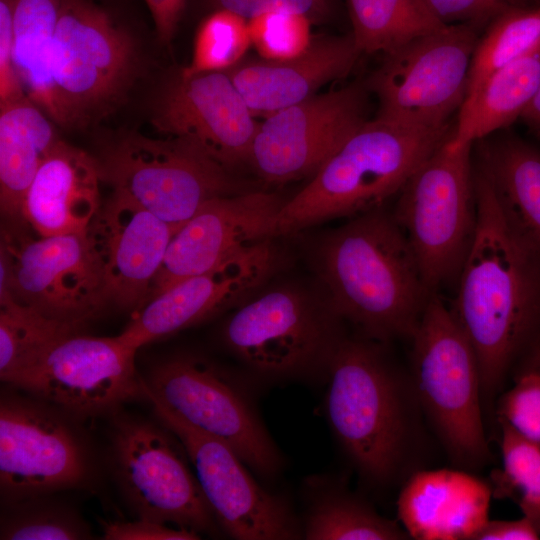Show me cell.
Segmentation results:
<instances>
[{"mask_svg":"<svg viewBox=\"0 0 540 540\" xmlns=\"http://www.w3.org/2000/svg\"><path fill=\"white\" fill-rule=\"evenodd\" d=\"M474 188L475 231L450 309L475 351L491 417L540 329V256L507 222L480 167Z\"/></svg>","mask_w":540,"mask_h":540,"instance_id":"cell-1","label":"cell"},{"mask_svg":"<svg viewBox=\"0 0 540 540\" xmlns=\"http://www.w3.org/2000/svg\"><path fill=\"white\" fill-rule=\"evenodd\" d=\"M381 342L342 336L326 362V409L359 472L387 485L421 469L425 419L410 373L394 366Z\"/></svg>","mask_w":540,"mask_h":540,"instance_id":"cell-2","label":"cell"},{"mask_svg":"<svg viewBox=\"0 0 540 540\" xmlns=\"http://www.w3.org/2000/svg\"><path fill=\"white\" fill-rule=\"evenodd\" d=\"M313 260L331 309L359 336L411 338L433 293L393 214L351 217L318 242Z\"/></svg>","mask_w":540,"mask_h":540,"instance_id":"cell-3","label":"cell"},{"mask_svg":"<svg viewBox=\"0 0 540 540\" xmlns=\"http://www.w3.org/2000/svg\"><path fill=\"white\" fill-rule=\"evenodd\" d=\"M449 134V126L420 129L377 117L367 120L285 202L276 236L381 208Z\"/></svg>","mask_w":540,"mask_h":540,"instance_id":"cell-4","label":"cell"},{"mask_svg":"<svg viewBox=\"0 0 540 540\" xmlns=\"http://www.w3.org/2000/svg\"><path fill=\"white\" fill-rule=\"evenodd\" d=\"M410 339L409 373L425 420L453 465L470 472L483 468L492 453L477 357L451 309L435 293Z\"/></svg>","mask_w":540,"mask_h":540,"instance_id":"cell-5","label":"cell"},{"mask_svg":"<svg viewBox=\"0 0 540 540\" xmlns=\"http://www.w3.org/2000/svg\"><path fill=\"white\" fill-rule=\"evenodd\" d=\"M447 138L407 180L393 214L431 293L459 275L476 225L472 146Z\"/></svg>","mask_w":540,"mask_h":540,"instance_id":"cell-6","label":"cell"},{"mask_svg":"<svg viewBox=\"0 0 540 540\" xmlns=\"http://www.w3.org/2000/svg\"><path fill=\"white\" fill-rule=\"evenodd\" d=\"M95 159L101 181L177 230L209 200L244 192L229 170L174 137L125 133L104 146Z\"/></svg>","mask_w":540,"mask_h":540,"instance_id":"cell-7","label":"cell"},{"mask_svg":"<svg viewBox=\"0 0 540 540\" xmlns=\"http://www.w3.org/2000/svg\"><path fill=\"white\" fill-rule=\"evenodd\" d=\"M145 398L197 430L223 441L265 477L281 465L278 450L238 381L209 359L179 353L142 378Z\"/></svg>","mask_w":540,"mask_h":540,"instance_id":"cell-8","label":"cell"},{"mask_svg":"<svg viewBox=\"0 0 540 540\" xmlns=\"http://www.w3.org/2000/svg\"><path fill=\"white\" fill-rule=\"evenodd\" d=\"M340 319L327 299L282 285L239 304L222 328L226 347L253 371L270 377L301 374L326 365Z\"/></svg>","mask_w":540,"mask_h":540,"instance_id":"cell-9","label":"cell"},{"mask_svg":"<svg viewBox=\"0 0 540 540\" xmlns=\"http://www.w3.org/2000/svg\"><path fill=\"white\" fill-rule=\"evenodd\" d=\"M78 419L32 395L0 399V494L3 505L83 488L93 477Z\"/></svg>","mask_w":540,"mask_h":540,"instance_id":"cell-10","label":"cell"},{"mask_svg":"<svg viewBox=\"0 0 540 540\" xmlns=\"http://www.w3.org/2000/svg\"><path fill=\"white\" fill-rule=\"evenodd\" d=\"M478 39L472 25H443L385 54L369 83L376 117L420 129L447 127L465 100Z\"/></svg>","mask_w":540,"mask_h":540,"instance_id":"cell-11","label":"cell"},{"mask_svg":"<svg viewBox=\"0 0 540 540\" xmlns=\"http://www.w3.org/2000/svg\"><path fill=\"white\" fill-rule=\"evenodd\" d=\"M111 429L113 473L137 519L215 532L216 518L169 430L127 415Z\"/></svg>","mask_w":540,"mask_h":540,"instance_id":"cell-12","label":"cell"},{"mask_svg":"<svg viewBox=\"0 0 540 540\" xmlns=\"http://www.w3.org/2000/svg\"><path fill=\"white\" fill-rule=\"evenodd\" d=\"M133 40L86 0H63L51 49V74L71 125L111 108L134 72Z\"/></svg>","mask_w":540,"mask_h":540,"instance_id":"cell-13","label":"cell"},{"mask_svg":"<svg viewBox=\"0 0 540 540\" xmlns=\"http://www.w3.org/2000/svg\"><path fill=\"white\" fill-rule=\"evenodd\" d=\"M23 230L3 231L0 282L46 317L84 327L106 306L85 233L33 239Z\"/></svg>","mask_w":540,"mask_h":540,"instance_id":"cell-14","label":"cell"},{"mask_svg":"<svg viewBox=\"0 0 540 540\" xmlns=\"http://www.w3.org/2000/svg\"><path fill=\"white\" fill-rule=\"evenodd\" d=\"M138 349L120 335H68L51 346L12 384L78 420L114 414L126 401L144 397L137 375Z\"/></svg>","mask_w":540,"mask_h":540,"instance_id":"cell-15","label":"cell"},{"mask_svg":"<svg viewBox=\"0 0 540 540\" xmlns=\"http://www.w3.org/2000/svg\"><path fill=\"white\" fill-rule=\"evenodd\" d=\"M366 112L357 84L314 94L259 122L248 163L267 183L313 176L368 120Z\"/></svg>","mask_w":540,"mask_h":540,"instance_id":"cell-16","label":"cell"},{"mask_svg":"<svg viewBox=\"0 0 540 540\" xmlns=\"http://www.w3.org/2000/svg\"><path fill=\"white\" fill-rule=\"evenodd\" d=\"M151 403L160 423L181 442L217 523L229 536L238 540L301 536L289 505L260 487L230 446Z\"/></svg>","mask_w":540,"mask_h":540,"instance_id":"cell-17","label":"cell"},{"mask_svg":"<svg viewBox=\"0 0 540 540\" xmlns=\"http://www.w3.org/2000/svg\"><path fill=\"white\" fill-rule=\"evenodd\" d=\"M152 125L195 146L227 170L248 163L259 122L225 72L185 77L180 71L160 89Z\"/></svg>","mask_w":540,"mask_h":540,"instance_id":"cell-18","label":"cell"},{"mask_svg":"<svg viewBox=\"0 0 540 540\" xmlns=\"http://www.w3.org/2000/svg\"><path fill=\"white\" fill-rule=\"evenodd\" d=\"M176 231L126 193L113 190L85 231L106 306L133 315L148 302Z\"/></svg>","mask_w":540,"mask_h":540,"instance_id":"cell-19","label":"cell"},{"mask_svg":"<svg viewBox=\"0 0 540 540\" xmlns=\"http://www.w3.org/2000/svg\"><path fill=\"white\" fill-rule=\"evenodd\" d=\"M286 201L276 193L247 190L206 202L173 235L149 300L184 278L276 237V219Z\"/></svg>","mask_w":540,"mask_h":540,"instance_id":"cell-20","label":"cell"},{"mask_svg":"<svg viewBox=\"0 0 540 540\" xmlns=\"http://www.w3.org/2000/svg\"><path fill=\"white\" fill-rule=\"evenodd\" d=\"M278 254L271 239L217 267L184 278L152 297L119 334L140 347L199 324L244 302L275 271Z\"/></svg>","mask_w":540,"mask_h":540,"instance_id":"cell-21","label":"cell"},{"mask_svg":"<svg viewBox=\"0 0 540 540\" xmlns=\"http://www.w3.org/2000/svg\"><path fill=\"white\" fill-rule=\"evenodd\" d=\"M360 54L352 35L314 38L296 57L244 58L224 72L252 113L267 116L311 97L324 84L344 77Z\"/></svg>","mask_w":540,"mask_h":540,"instance_id":"cell-22","label":"cell"},{"mask_svg":"<svg viewBox=\"0 0 540 540\" xmlns=\"http://www.w3.org/2000/svg\"><path fill=\"white\" fill-rule=\"evenodd\" d=\"M491 486L463 469H419L404 482L398 517L410 538L472 540L488 520Z\"/></svg>","mask_w":540,"mask_h":540,"instance_id":"cell-23","label":"cell"},{"mask_svg":"<svg viewBox=\"0 0 540 540\" xmlns=\"http://www.w3.org/2000/svg\"><path fill=\"white\" fill-rule=\"evenodd\" d=\"M100 181L95 157L60 139L25 195L27 225L43 237L85 233L101 207Z\"/></svg>","mask_w":540,"mask_h":540,"instance_id":"cell-24","label":"cell"},{"mask_svg":"<svg viewBox=\"0 0 540 540\" xmlns=\"http://www.w3.org/2000/svg\"><path fill=\"white\" fill-rule=\"evenodd\" d=\"M50 119L28 96L0 105V208L14 228L27 225L25 195L60 141Z\"/></svg>","mask_w":540,"mask_h":540,"instance_id":"cell-25","label":"cell"},{"mask_svg":"<svg viewBox=\"0 0 540 540\" xmlns=\"http://www.w3.org/2000/svg\"><path fill=\"white\" fill-rule=\"evenodd\" d=\"M510 226L540 256V150L517 138L485 143L479 166Z\"/></svg>","mask_w":540,"mask_h":540,"instance_id":"cell-26","label":"cell"},{"mask_svg":"<svg viewBox=\"0 0 540 540\" xmlns=\"http://www.w3.org/2000/svg\"><path fill=\"white\" fill-rule=\"evenodd\" d=\"M539 75L540 49L491 74L464 100L448 144L472 146L521 117L535 94Z\"/></svg>","mask_w":540,"mask_h":540,"instance_id":"cell-27","label":"cell"},{"mask_svg":"<svg viewBox=\"0 0 540 540\" xmlns=\"http://www.w3.org/2000/svg\"><path fill=\"white\" fill-rule=\"evenodd\" d=\"M63 0H15L13 59L26 95L54 122L68 127V113L51 74V49Z\"/></svg>","mask_w":540,"mask_h":540,"instance_id":"cell-28","label":"cell"},{"mask_svg":"<svg viewBox=\"0 0 540 540\" xmlns=\"http://www.w3.org/2000/svg\"><path fill=\"white\" fill-rule=\"evenodd\" d=\"M83 327L46 317L0 282V378L12 385L60 339Z\"/></svg>","mask_w":540,"mask_h":540,"instance_id":"cell-29","label":"cell"},{"mask_svg":"<svg viewBox=\"0 0 540 540\" xmlns=\"http://www.w3.org/2000/svg\"><path fill=\"white\" fill-rule=\"evenodd\" d=\"M361 53H390L442 24L422 0H346Z\"/></svg>","mask_w":540,"mask_h":540,"instance_id":"cell-30","label":"cell"},{"mask_svg":"<svg viewBox=\"0 0 540 540\" xmlns=\"http://www.w3.org/2000/svg\"><path fill=\"white\" fill-rule=\"evenodd\" d=\"M303 536L308 540H403L410 536L396 521L377 513L365 500L342 487L315 494Z\"/></svg>","mask_w":540,"mask_h":540,"instance_id":"cell-31","label":"cell"},{"mask_svg":"<svg viewBox=\"0 0 540 540\" xmlns=\"http://www.w3.org/2000/svg\"><path fill=\"white\" fill-rule=\"evenodd\" d=\"M539 49L540 7L504 8L477 41L465 99L491 74Z\"/></svg>","mask_w":540,"mask_h":540,"instance_id":"cell-32","label":"cell"},{"mask_svg":"<svg viewBox=\"0 0 540 540\" xmlns=\"http://www.w3.org/2000/svg\"><path fill=\"white\" fill-rule=\"evenodd\" d=\"M496 422L502 467L490 473L492 496L513 500L540 535V444L520 435L503 419Z\"/></svg>","mask_w":540,"mask_h":540,"instance_id":"cell-33","label":"cell"},{"mask_svg":"<svg viewBox=\"0 0 540 540\" xmlns=\"http://www.w3.org/2000/svg\"><path fill=\"white\" fill-rule=\"evenodd\" d=\"M1 540H81L91 529L75 507L42 495L4 505Z\"/></svg>","mask_w":540,"mask_h":540,"instance_id":"cell-34","label":"cell"},{"mask_svg":"<svg viewBox=\"0 0 540 540\" xmlns=\"http://www.w3.org/2000/svg\"><path fill=\"white\" fill-rule=\"evenodd\" d=\"M251 42L248 19L226 9H215L199 24L190 63L180 73L193 76L224 72L245 58Z\"/></svg>","mask_w":540,"mask_h":540,"instance_id":"cell-35","label":"cell"},{"mask_svg":"<svg viewBox=\"0 0 540 540\" xmlns=\"http://www.w3.org/2000/svg\"><path fill=\"white\" fill-rule=\"evenodd\" d=\"M312 19L291 11H271L248 20L252 45L259 57L285 60L302 54L312 43Z\"/></svg>","mask_w":540,"mask_h":540,"instance_id":"cell-36","label":"cell"},{"mask_svg":"<svg viewBox=\"0 0 540 540\" xmlns=\"http://www.w3.org/2000/svg\"><path fill=\"white\" fill-rule=\"evenodd\" d=\"M495 404V418L506 421L523 437L540 444V373L524 371L512 380Z\"/></svg>","mask_w":540,"mask_h":540,"instance_id":"cell-37","label":"cell"},{"mask_svg":"<svg viewBox=\"0 0 540 540\" xmlns=\"http://www.w3.org/2000/svg\"><path fill=\"white\" fill-rule=\"evenodd\" d=\"M15 0H0V105L26 97L13 59Z\"/></svg>","mask_w":540,"mask_h":540,"instance_id":"cell-38","label":"cell"},{"mask_svg":"<svg viewBox=\"0 0 540 540\" xmlns=\"http://www.w3.org/2000/svg\"><path fill=\"white\" fill-rule=\"evenodd\" d=\"M444 25H473L493 19L508 5L498 0H422Z\"/></svg>","mask_w":540,"mask_h":540,"instance_id":"cell-39","label":"cell"},{"mask_svg":"<svg viewBox=\"0 0 540 540\" xmlns=\"http://www.w3.org/2000/svg\"><path fill=\"white\" fill-rule=\"evenodd\" d=\"M215 9L230 10L246 19L271 11L302 13L312 20L325 17L330 0H212Z\"/></svg>","mask_w":540,"mask_h":540,"instance_id":"cell-40","label":"cell"},{"mask_svg":"<svg viewBox=\"0 0 540 540\" xmlns=\"http://www.w3.org/2000/svg\"><path fill=\"white\" fill-rule=\"evenodd\" d=\"M103 537L106 540H195L198 532L185 528H171L151 520L102 522Z\"/></svg>","mask_w":540,"mask_h":540,"instance_id":"cell-41","label":"cell"},{"mask_svg":"<svg viewBox=\"0 0 540 540\" xmlns=\"http://www.w3.org/2000/svg\"><path fill=\"white\" fill-rule=\"evenodd\" d=\"M540 535L525 517L517 520H487L472 540H538Z\"/></svg>","mask_w":540,"mask_h":540,"instance_id":"cell-42","label":"cell"},{"mask_svg":"<svg viewBox=\"0 0 540 540\" xmlns=\"http://www.w3.org/2000/svg\"><path fill=\"white\" fill-rule=\"evenodd\" d=\"M152 14L156 31L162 42L174 35L186 0H145Z\"/></svg>","mask_w":540,"mask_h":540,"instance_id":"cell-43","label":"cell"},{"mask_svg":"<svg viewBox=\"0 0 540 540\" xmlns=\"http://www.w3.org/2000/svg\"><path fill=\"white\" fill-rule=\"evenodd\" d=\"M537 371L540 373V329L530 348L515 371L513 378L524 371ZM512 378V380H513Z\"/></svg>","mask_w":540,"mask_h":540,"instance_id":"cell-44","label":"cell"},{"mask_svg":"<svg viewBox=\"0 0 540 540\" xmlns=\"http://www.w3.org/2000/svg\"><path fill=\"white\" fill-rule=\"evenodd\" d=\"M521 118L531 129L540 134V75L535 94Z\"/></svg>","mask_w":540,"mask_h":540,"instance_id":"cell-45","label":"cell"},{"mask_svg":"<svg viewBox=\"0 0 540 540\" xmlns=\"http://www.w3.org/2000/svg\"><path fill=\"white\" fill-rule=\"evenodd\" d=\"M499 2L507 5V3L511 2V1H514V0H498Z\"/></svg>","mask_w":540,"mask_h":540,"instance_id":"cell-46","label":"cell"}]
</instances>
